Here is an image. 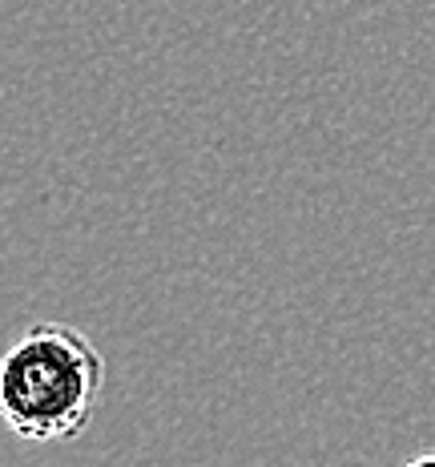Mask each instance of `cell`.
<instances>
[{"label":"cell","mask_w":435,"mask_h":467,"mask_svg":"<svg viewBox=\"0 0 435 467\" xmlns=\"http://www.w3.org/2000/svg\"><path fill=\"white\" fill-rule=\"evenodd\" d=\"M105 383V358L69 323H36L0 355V420L25 443L77 440Z\"/></svg>","instance_id":"6da1fadb"},{"label":"cell","mask_w":435,"mask_h":467,"mask_svg":"<svg viewBox=\"0 0 435 467\" xmlns=\"http://www.w3.org/2000/svg\"><path fill=\"white\" fill-rule=\"evenodd\" d=\"M423 463H435V451H428V455H415V460H411V467H423Z\"/></svg>","instance_id":"7a4b0ae2"}]
</instances>
